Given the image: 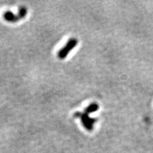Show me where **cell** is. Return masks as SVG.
<instances>
[{
	"instance_id": "cell-1",
	"label": "cell",
	"mask_w": 153,
	"mask_h": 153,
	"mask_svg": "<svg viewBox=\"0 0 153 153\" xmlns=\"http://www.w3.org/2000/svg\"><path fill=\"white\" fill-rule=\"evenodd\" d=\"M27 13V8L22 7L19 8V10L17 15L14 14L13 12L10 11H7L3 13V19L7 22H16L21 20L22 19L25 18Z\"/></svg>"
},
{
	"instance_id": "cell-2",
	"label": "cell",
	"mask_w": 153,
	"mask_h": 153,
	"mask_svg": "<svg viewBox=\"0 0 153 153\" xmlns=\"http://www.w3.org/2000/svg\"><path fill=\"white\" fill-rule=\"evenodd\" d=\"M75 117H77L80 119L83 126L88 131H92L93 130V126L97 122V119L91 117L89 115L84 112H77L74 114Z\"/></svg>"
},
{
	"instance_id": "cell-3",
	"label": "cell",
	"mask_w": 153,
	"mask_h": 153,
	"mask_svg": "<svg viewBox=\"0 0 153 153\" xmlns=\"http://www.w3.org/2000/svg\"><path fill=\"white\" fill-rule=\"evenodd\" d=\"M78 44V40L76 38H72L67 42L65 45L59 50L57 53V56L61 59H64L70 53V52L73 50Z\"/></svg>"
},
{
	"instance_id": "cell-4",
	"label": "cell",
	"mask_w": 153,
	"mask_h": 153,
	"mask_svg": "<svg viewBox=\"0 0 153 153\" xmlns=\"http://www.w3.org/2000/svg\"><path fill=\"white\" fill-rule=\"evenodd\" d=\"M98 109H99L98 104L97 103H93L91 104H90L89 105H88V106L85 108L84 112L89 115L90 114H92L96 111H97Z\"/></svg>"
}]
</instances>
